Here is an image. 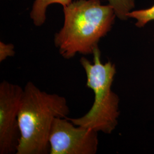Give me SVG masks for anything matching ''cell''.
<instances>
[{"label":"cell","mask_w":154,"mask_h":154,"mask_svg":"<svg viewBox=\"0 0 154 154\" xmlns=\"http://www.w3.org/2000/svg\"><path fill=\"white\" fill-rule=\"evenodd\" d=\"M63 12L64 23L55 33L54 41L60 54L67 60L77 54H93L116 17L112 7L102 5L100 0H77L63 7Z\"/></svg>","instance_id":"obj_1"},{"label":"cell","mask_w":154,"mask_h":154,"mask_svg":"<svg viewBox=\"0 0 154 154\" xmlns=\"http://www.w3.org/2000/svg\"><path fill=\"white\" fill-rule=\"evenodd\" d=\"M70 112L64 97L41 90L28 82L18 112L20 132L16 154H49V137L57 118H67Z\"/></svg>","instance_id":"obj_2"},{"label":"cell","mask_w":154,"mask_h":154,"mask_svg":"<svg viewBox=\"0 0 154 154\" xmlns=\"http://www.w3.org/2000/svg\"><path fill=\"white\" fill-rule=\"evenodd\" d=\"M93 55V63L83 57L79 62L87 77L86 86L94 94L93 104L82 116L67 119L76 126L110 134L118 125L120 114L119 97L111 90L116 72V65L110 61L102 63L98 46L94 50Z\"/></svg>","instance_id":"obj_3"},{"label":"cell","mask_w":154,"mask_h":154,"mask_svg":"<svg viewBox=\"0 0 154 154\" xmlns=\"http://www.w3.org/2000/svg\"><path fill=\"white\" fill-rule=\"evenodd\" d=\"M98 132L78 126L67 118H57L49 137L50 154H95L98 148Z\"/></svg>","instance_id":"obj_4"},{"label":"cell","mask_w":154,"mask_h":154,"mask_svg":"<svg viewBox=\"0 0 154 154\" xmlns=\"http://www.w3.org/2000/svg\"><path fill=\"white\" fill-rule=\"evenodd\" d=\"M23 94L20 86L0 83V154H16L20 132L18 112Z\"/></svg>","instance_id":"obj_5"},{"label":"cell","mask_w":154,"mask_h":154,"mask_svg":"<svg viewBox=\"0 0 154 154\" xmlns=\"http://www.w3.org/2000/svg\"><path fill=\"white\" fill-rule=\"evenodd\" d=\"M72 0H34L30 16L36 26H41L46 20L47 8L52 4H60L63 7L69 5Z\"/></svg>","instance_id":"obj_6"},{"label":"cell","mask_w":154,"mask_h":154,"mask_svg":"<svg viewBox=\"0 0 154 154\" xmlns=\"http://www.w3.org/2000/svg\"><path fill=\"white\" fill-rule=\"evenodd\" d=\"M114 9L116 16L121 20H126L127 14L135 8V0H107Z\"/></svg>","instance_id":"obj_7"},{"label":"cell","mask_w":154,"mask_h":154,"mask_svg":"<svg viewBox=\"0 0 154 154\" xmlns=\"http://www.w3.org/2000/svg\"><path fill=\"white\" fill-rule=\"evenodd\" d=\"M127 17L135 19V25L138 28H142L148 22L154 20V5L148 9L130 11Z\"/></svg>","instance_id":"obj_8"},{"label":"cell","mask_w":154,"mask_h":154,"mask_svg":"<svg viewBox=\"0 0 154 154\" xmlns=\"http://www.w3.org/2000/svg\"><path fill=\"white\" fill-rule=\"evenodd\" d=\"M15 51L13 45L0 42V62L5 61L8 57H13Z\"/></svg>","instance_id":"obj_9"}]
</instances>
